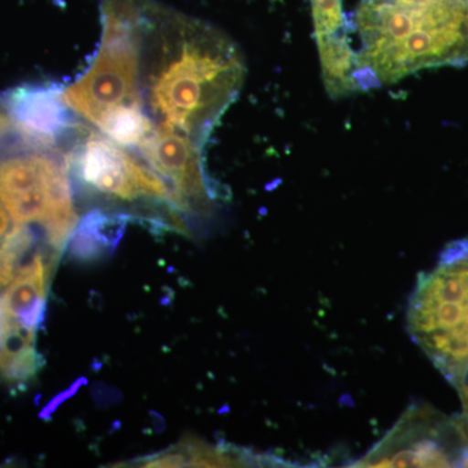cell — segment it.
Here are the masks:
<instances>
[{
    "label": "cell",
    "mask_w": 468,
    "mask_h": 468,
    "mask_svg": "<svg viewBox=\"0 0 468 468\" xmlns=\"http://www.w3.org/2000/svg\"><path fill=\"white\" fill-rule=\"evenodd\" d=\"M245 75L241 51L226 33L156 0H140L138 88L154 128L205 146Z\"/></svg>",
    "instance_id": "1"
},
{
    "label": "cell",
    "mask_w": 468,
    "mask_h": 468,
    "mask_svg": "<svg viewBox=\"0 0 468 468\" xmlns=\"http://www.w3.org/2000/svg\"><path fill=\"white\" fill-rule=\"evenodd\" d=\"M351 24L365 90L468 64V0H362Z\"/></svg>",
    "instance_id": "2"
},
{
    "label": "cell",
    "mask_w": 468,
    "mask_h": 468,
    "mask_svg": "<svg viewBox=\"0 0 468 468\" xmlns=\"http://www.w3.org/2000/svg\"><path fill=\"white\" fill-rule=\"evenodd\" d=\"M406 316L412 340L460 394L455 418L468 445V239L451 243L419 276Z\"/></svg>",
    "instance_id": "3"
},
{
    "label": "cell",
    "mask_w": 468,
    "mask_h": 468,
    "mask_svg": "<svg viewBox=\"0 0 468 468\" xmlns=\"http://www.w3.org/2000/svg\"><path fill=\"white\" fill-rule=\"evenodd\" d=\"M0 202L14 226L41 227L48 245L63 251L79 218L63 151L18 137L16 150L0 160Z\"/></svg>",
    "instance_id": "4"
},
{
    "label": "cell",
    "mask_w": 468,
    "mask_h": 468,
    "mask_svg": "<svg viewBox=\"0 0 468 468\" xmlns=\"http://www.w3.org/2000/svg\"><path fill=\"white\" fill-rule=\"evenodd\" d=\"M73 138L64 155L70 178H75L80 189L117 205L147 203L168 214L180 215L174 207L167 184L133 150L80 124Z\"/></svg>",
    "instance_id": "5"
},
{
    "label": "cell",
    "mask_w": 468,
    "mask_h": 468,
    "mask_svg": "<svg viewBox=\"0 0 468 468\" xmlns=\"http://www.w3.org/2000/svg\"><path fill=\"white\" fill-rule=\"evenodd\" d=\"M353 466H468V445L457 418L427 403H414L393 430Z\"/></svg>",
    "instance_id": "6"
},
{
    "label": "cell",
    "mask_w": 468,
    "mask_h": 468,
    "mask_svg": "<svg viewBox=\"0 0 468 468\" xmlns=\"http://www.w3.org/2000/svg\"><path fill=\"white\" fill-rule=\"evenodd\" d=\"M202 149L186 135L154 128L133 151L167 184L178 214L207 220L220 194L206 174Z\"/></svg>",
    "instance_id": "7"
},
{
    "label": "cell",
    "mask_w": 468,
    "mask_h": 468,
    "mask_svg": "<svg viewBox=\"0 0 468 468\" xmlns=\"http://www.w3.org/2000/svg\"><path fill=\"white\" fill-rule=\"evenodd\" d=\"M5 109L18 137L34 146H57L79 125L57 86L16 89L9 94Z\"/></svg>",
    "instance_id": "8"
},
{
    "label": "cell",
    "mask_w": 468,
    "mask_h": 468,
    "mask_svg": "<svg viewBox=\"0 0 468 468\" xmlns=\"http://www.w3.org/2000/svg\"><path fill=\"white\" fill-rule=\"evenodd\" d=\"M144 467H246L280 466L282 460L263 457L232 446H212L186 441L138 461Z\"/></svg>",
    "instance_id": "9"
},
{
    "label": "cell",
    "mask_w": 468,
    "mask_h": 468,
    "mask_svg": "<svg viewBox=\"0 0 468 468\" xmlns=\"http://www.w3.org/2000/svg\"><path fill=\"white\" fill-rule=\"evenodd\" d=\"M346 30L315 39L325 90L332 98L350 97L365 91L360 77L358 52L351 45Z\"/></svg>",
    "instance_id": "10"
},
{
    "label": "cell",
    "mask_w": 468,
    "mask_h": 468,
    "mask_svg": "<svg viewBox=\"0 0 468 468\" xmlns=\"http://www.w3.org/2000/svg\"><path fill=\"white\" fill-rule=\"evenodd\" d=\"M113 221L115 218L103 212H91L70 237V251L81 260L103 254L104 249L112 243L110 227L115 224Z\"/></svg>",
    "instance_id": "11"
},
{
    "label": "cell",
    "mask_w": 468,
    "mask_h": 468,
    "mask_svg": "<svg viewBox=\"0 0 468 468\" xmlns=\"http://www.w3.org/2000/svg\"><path fill=\"white\" fill-rule=\"evenodd\" d=\"M311 12L315 39L353 30V24L345 15L343 0H311Z\"/></svg>",
    "instance_id": "12"
},
{
    "label": "cell",
    "mask_w": 468,
    "mask_h": 468,
    "mask_svg": "<svg viewBox=\"0 0 468 468\" xmlns=\"http://www.w3.org/2000/svg\"><path fill=\"white\" fill-rule=\"evenodd\" d=\"M11 117L8 116L7 111L0 110V141L5 138L9 132L14 131Z\"/></svg>",
    "instance_id": "13"
}]
</instances>
